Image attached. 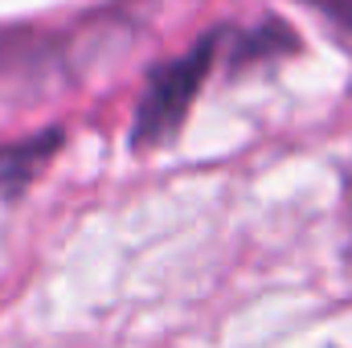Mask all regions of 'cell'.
<instances>
[{
    "mask_svg": "<svg viewBox=\"0 0 352 348\" xmlns=\"http://www.w3.org/2000/svg\"><path fill=\"white\" fill-rule=\"evenodd\" d=\"M54 144H58V135H45V140L21 144V148H4L0 152V184H25L29 176L50 160Z\"/></svg>",
    "mask_w": 352,
    "mask_h": 348,
    "instance_id": "cell-2",
    "label": "cell"
},
{
    "mask_svg": "<svg viewBox=\"0 0 352 348\" xmlns=\"http://www.w3.org/2000/svg\"><path fill=\"white\" fill-rule=\"evenodd\" d=\"M303 4H311V8L324 12L332 25H340L344 33H352V0H303Z\"/></svg>",
    "mask_w": 352,
    "mask_h": 348,
    "instance_id": "cell-3",
    "label": "cell"
},
{
    "mask_svg": "<svg viewBox=\"0 0 352 348\" xmlns=\"http://www.w3.org/2000/svg\"><path fill=\"white\" fill-rule=\"evenodd\" d=\"M209 66H213V41H201L197 50H188L184 58H176L164 70L152 74V83L140 98V111H135V131H131L135 148L164 144L180 131V123H184L197 90L205 83Z\"/></svg>",
    "mask_w": 352,
    "mask_h": 348,
    "instance_id": "cell-1",
    "label": "cell"
},
{
    "mask_svg": "<svg viewBox=\"0 0 352 348\" xmlns=\"http://www.w3.org/2000/svg\"><path fill=\"white\" fill-rule=\"evenodd\" d=\"M349 226H352V180H349Z\"/></svg>",
    "mask_w": 352,
    "mask_h": 348,
    "instance_id": "cell-4",
    "label": "cell"
}]
</instances>
